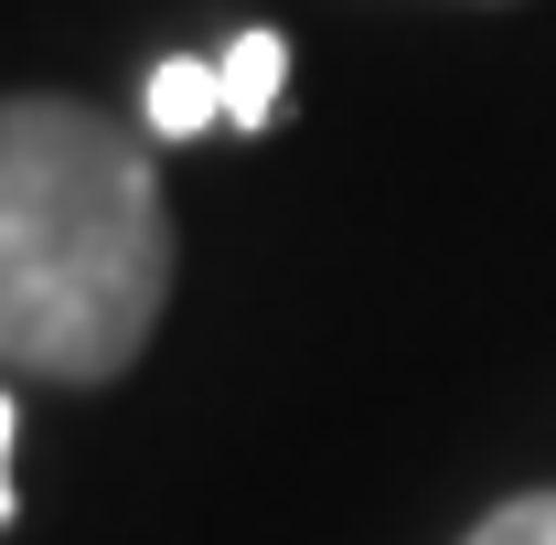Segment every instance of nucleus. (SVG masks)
Masks as SVG:
<instances>
[{"label": "nucleus", "instance_id": "obj_1", "mask_svg": "<svg viewBox=\"0 0 556 545\" xmlns=\"http://www.w3.org/2000/svg\"><path fill=\"white\" fill-rule=\"evenodd\" d=\"M172 300V204L150 150L75 97H0V364L118 385Z\"/></svg>", "mask_w": 556, "mask_h": 545}, {"label": "nucleus", "instance_id": "obj_2", "mask_svg": "<svg viewBox=\"0 0 556 545\" xmlns=\"http://www.w3.org/2000/svg\"><path fill=\"white\" fill-rule=\"evenodd\" d=\"M214 75H225V129H268L278 86H289V33H236L214 54Z\"/></svg>", "mask_w": 556, "mask_h": 545}, {"label": "nucleus", "instance_id": "obj_3", "mask_svg": "<svg viewBox=\"0 0 556 545\" xmlns=\"http://www.w3.org/2000/svg\"><path fill=\"white\" fill-rule=\"evenodd\" d=\"M225 118V75L204 65V54H172V65L150 75V129L161 139H193V129H214Z\"/></svg>", "mask_w": 556, "mask_h": 545}, {"label": "nucleus", "instance_id": "obj_4", "mask_svg": "<svg viewBox=\"0 0 556 545\" xmlns=\"http://www.w3.org/2000/svg\"><path fill=\"white\" fill-rule=\"evenodd\" d=\"M471 545H556V492H514L503 514L471 524Z\"/></svg>", "mask_w": 556, "mask_h": 545}, {"label": "nucleus", "instance_id": "obj_5", "mask_svg": "<svg viewBox=\"0 0 556 545\" xmlns=\"http://www.w3.org/2000/svg\"><path fill=\"white\" fill-rule=\"evenodd\" d=\"M0 524H11V396H0Z\"/></svg>", "mask_w": 556, "mask_h": 545}]
</instances>
